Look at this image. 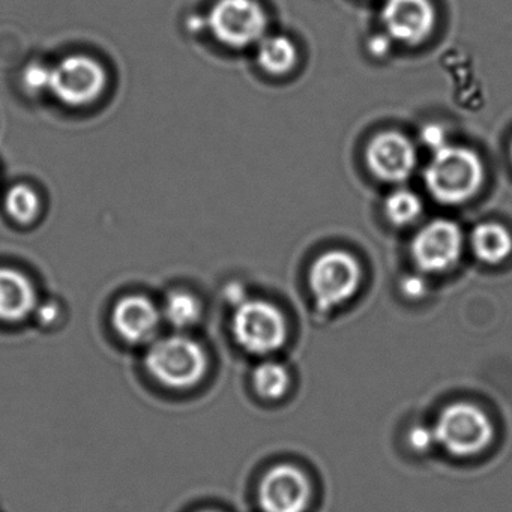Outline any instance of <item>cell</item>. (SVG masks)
Segmentation results:
<instances>
[{
	"label": "cell",
	"instance_id": "obj_21",
	"mask_svg": "<svg viewBox=\"0 0 512 512\" xmlns=\"http://www.w3.org/2000/svg\"><path fill=\"white\" fill-rule=\"evenodd\" d=\"M409 443L415 451H428L434 443H437L434 428L425 427V425H416V427L410 430Z\"/></svg>",
	"mask_w": 512,
	"mask_h": 512
},
{
	"label": "cell",
	"instance_id": "obj_1",
	"mask_svg": "<svg viewBox=\"0 0 512 512\" xmlns=\"http://www.w3.org/2000/svg\"><path fill=\"white\" fill-rule=\"evenodd\" d=\"M428 193L443 205H460L472 199L484 182V164L475 151L445 145L434 151L425 167Z\"/></svg>",
	"mask_w": 512,
	"mask_h": 512
},
{
	"label": "cell",
	"instance_id": "obj_27",
	"mask_svg": "<svg viewBox=\"0 0 512 512\" xmlns=\"http://www.w3.org/2000/svg\"><path fill=\"white\" fill-rule=\"evenodd\" d=\"M202 512H215V511H202Z\"/></svg>",
	"mask_w": 512,
	"mask_h": 512
},
{
	"label": "cell",
	"instance_id": "obj_25",
	"mask_svg": "<svg viewBox=\"0 0 512 512\" xmlns=\"http://www.w3.org/2000/svg\"><path fill=\"white\" fill-rule=\"evenodd\" d=\"M224 298H226L229 304L235 305V307H239V305L247 301V299H245L244 289L236 283L229 284V286L226 287V290H224Z\"/></svg>",
	"mask_w": 512,
	"mask_h": 512
},
{
	"label": "cell",
	"instance_id": "obj_8",
	"mask_svg": "<svg viewBox=\"0 0 512 512\" xmlns=\"http://www.w3.org/2000/svg\"><path fill=\"white\" fill-rule=\"evenodd\" d=\"M463 251V233L454 221L439 220L425 224L412 241L410 254L421 271L442 274L457 265Z\"/></svg>",
	"mask_w": 512,
	"mask_h": 512
},
{
	"label": "cell",
	"instance_id": "obj_14",
	"mask_svg": "<svg viewBox=\"0 0 512 512\" xmlns=\"http://www.w3.org/2000/svg\"><path fill=\"white\" fill-rule=\"evenodd\" d=\"M473 254L487 265H499L512 254V233L496 221L478 224L470 235Z\"/></svg>",
	"mask_w": 512,
	"mask_h": 512
},
{
	"label": "cell",
	"instance_id": "obj_24",
	"mask_svg": "<svg viewBox=\"0 0 512 512\" xmlns=\"http://www.w3.org/2000/svg\"><path fill=\"white\" fill-rule=\"evenodd\" d=\"M404 295L410 299H419L427 292V284L419 277H409L401 284Z\"/></svg>",
	"mask_w": 512,
	"mask_h": 512
},
{
	"label": "cell",
	"instance_id": "obj_19",
	"mask_svg": "<svg viewBox=\"0 0 512 512\" xmlns=\"http://www.w3.org/2000/svg\"><path fill=\"white\" fill-rule=\"evenodd\" d=\"M254 388L266 400H278L286 394L290 385L289 373L277 362H263L254 371Z\"/></svg>",
	"mask_w": 512,
	"mask_h": 512
},
{
	"label": "cell",
	"instance_id": "obj_17",
	"mask_svg": "<svg viewBox=\"0 0 512 512\" xmlns=\"http://www.w3.org/2000/svg\"><path fill=\"white\" fill-rule=\"evenodd\" d=\"M5 211L20 226H31L41 214V197L34 187L17 184L5 194Z\"/></svg>",
	"mask_w": 512,
	"mask_h": 512
},
{
	"label": "cell",
	"instance_id": "obj_5",
	"mask_svg": "<svg viewBox=\"0 0 512 512\" xmlns=\"http://www.w3.org/2000/svg\"><path fill=\"white\" fill-rule=\"evenodd\" d=\"M437 443L449 454L470 457L484 451L493 440L490 418L479 407L455 403L440 413L434 427Z\"/></svg>",
	"mask_w": 512,
	"mask_h": 512
},
{
	"label": "cell",
	"instance_id": "obj_3",
	"mask_svg": "<svg viewBox=\"0 0 512 512\" xmlns=\"http://www.w3.org/2000/svg\"><path fill=\"white\" fill-rule=\"evenodd\" d=\"M109 76L97 59L88 55H70L53 65L50 94L67 107L80 109L97 103L106 92Z\"/></svg>",
	"mask_w": 512,
	"mask_h": 512
},
{
	"label": "cell",
	"instance_id": "obj_10",
	"mask_svg": "<svg viewBox=\"0 0 512 512\" xmlns=\"http://www.w3.org/2000/svg\"><path fill=\"white\" fill-rule=\"evenodd\" d=\"M161 323V308L140 293L122 296L112 310L113 329L122 341L131 346L148 347L157 340Z\"/></svg>",
	"mask_w": 512,
	"mask_h": 512
},
{
	"label": "cell",
	"instance_id": "obj_26",
	"mask_svg": "<svg viewBox=\"0 0 512 512\" xmlns=\"http://www.w3.org/2000/svg\"><path fill=\"white\" fill-rule=\"evenodd\" d=\"M509 155H511V160H512V142H511V148H509Z\"/></svg>",
	"mask_w": 512,
	"mask_h": 512
},
{
	"label": "cell",
	"instance_id": "obj_2",
	"mask_svg": "<svg viewBox=\"0 0 512 512\" xmlns=\"http://www.w3.org/2000/svg\"><path fill=\"white\" fill-rule=\"evenodd\" d=\"M145 365L155 382L173 391H188L202 382L208 356L202 344L185 334L158 337L146 349Z\"/></svg>",
	"mask_w": 512,
	"mask_h": 512
},
{
	"label": "cell",
	"instance_id": "obj_18",
	"mask_svg": "<svg viewBox=\"0 0 512 512\" xmlns=\"http://www.w3.org/2000/svg\"><path fill=\"white\" fill-rule=\"evenodd\" d=\"M386 220L397 227H406L415 223L422 214V200L418 194L407 188L392 191L383 203Z\"/></svg>",
	"mask_w": 512,
	"mask_h": 512
},
{
	"label": "cell",
	"instance_id": "obj_22",
	"mask_svg": "<svg viewBox=\"0 0 512 512\" xmlns=\"http://www.w3.org/2000/svg\"><path fill=\"white\" fill-rule=\"evenodd\" d=\"M34 317L43 328H52V326L58 325L59 319H61V307L56 302L38 304Z\"/></svg>",
	"mask_w": 512,
	"mask_h": 512
},
{
	"label": "cell",
	"instance_id": "obj_6",
	"mask_svg": "<svg viewBox=\"0 0 512 512\" xmlns=\"http://www.w3.org/2000/svg\"><path fill=\"white\" fill-rule=\"evenodd\" d=\"M232 331L239 346L254 355H269L283 346L287 325L281 311L260 299H247L235 308Z\"/></svg>",
	"mask_w": 512,
	"mask_h": 512
},
{
	"label": "cell",
	"instance_id": "obj_20",
	"mask_svg": "<svg viewBox=\"0 0 512 512\" xmlns=\"http://www.w3.org/2000/svg\"><path fill=\"white\" fill-rule=\"evenodd\" d=\"M50 71L52 68L41 62L28 65L23 71V86L31 94L40 95L50 91Z\"/></svg>",
	"mask_w": 512,
	"mask_h": 512
},
{
	"label": "cell",
	"instance_id": "obj_7",
	"mask_svg": "<svg viewBox=\"0 0 512 512\" xmlns=\"http://www.w3.org/2000/svg\"><path fill=\"white\" fill-rule=\"evenodd\" d=\"M361 278V265L352 254L343 250L326 251L311 266V292L320 307H338L358 292Z\"/></svg>",
	"mask_w": 512,
	"mask_h": 512
},
{
	"label": "cell",
	"instance_id": "obj_9",
	"mask_svg": "<svg viewBox=\"0 0 512 512\" xmlns=\"http://www.w3.org/2000/svg\"><path fill=\"white\" fill-rule=\"evenodd\" d=\"M368 169L380 181L403 184L415 172L418 154L415 145L397 131H383L365 149Z\"/></svg>",
	"mask_w": 512,
	"mask_h": 512
},
{
	"label": "cell",
	"instance_id": "obj_4",
	"mask_svg": "<svg viewBox=\"0 0 512 512\" xmlns=\"http://www.w3.org/2000/svg\"><path fill=\"white\" fill-rule=\"evenodd\" d=\"M206 23L218 43L236 50L259 44L268 29V17L257 0H217Z\"/></svg>",
	"mask_w": 512,
	"mask_h": 512
},
{
	"label": "cell",
	"instance_id": "obj_15",
	"mask_svg": "<svg viewBox=\"0 0 512 512\" xmlns=\"http://www.w3.org/2000/svg\"><path fill=\"white\" fill-rule=\"evenodd\" d=\"M298 49L290 38L283 35L265 37L257 44V62L265 73L284 76L298 64Z\"/></svg>",
	"mask_w": 512,
	"mask_h": 512
},
{
	"label": "cell",
	"instance_id": "obj_11",
	"mask_svg": "<svg viewBox=\"0 0 512 512\" xmlns=\"http://www.w3.org/2000/svg\"><path fill=\"white\" fill-rule=\"evenodd\" d=\"M310 499V481L290 464L272 467L260 482L259 500L265 512H304Z\"/></svg>",
	"mask_w": 512,
	"mask_h": 512
},
{
	"label": "cell",
	"instance_id": "obj_12",
	"mask_svg": "<svg viewBox=\"0 0 512 512\" xmlns=\"http://www.w3.org/2000/svg\"><path fill=\"white\" fill-rule=\"evenodd\" d=\"M382 20L389 37L407 46H418L433 32L436 11L431 0H386Z\"/></svg>",
	"mask_w": 512,
	"mask_h": 512
},
{
	"label": "cell",
	"instance_id": "obj_23",
	"mask_svg": "<svg viewBox=\"0 0 512 512\" xmlns=\"http://www.w3.org/2000/svg\"><path fill=\"white\" fill-rule=\"evenodd\" d=\"M445 139V133H443L442 128L437 127V125H428V127H425L424 131H422V140H424L425 145L433 149V151H437V149L448 145Z\"/></svg>",
	"mask_w": 512,
	"mask_h": 512
},
{
	"label": "cell",
	"instance_id": "obj_16",
	"mask_svg": "<svg viewBox=\"0 0 512 512\" xmlns=\"http://www.w3.org/2000/svg\"><path fill=\"white\" fill-rule=\"evenodd\" d=\"M203 308L199 298L187 290H175L164 299L161 314L163 322L176 331L184 332L196 326L202 319Z\"/></svg>",
	"mask_w": 512,
	"mask_h": 512
},
{
	"label": "cell",
	"instance_id": "obj_13",
	"mask_svg": "<svg viewBox=\"0 0 512 512\" xmlns=\"http://www.w3.org/2000/svg\"><path fill=\"white\" fill-rule=\"evenodd\" d=\"M38 293L28 275L0 266V322L22 323L34 316Z\"/></svg>",
	"mask_w": 512,
	"mask_h": 512
}]
</instances>
